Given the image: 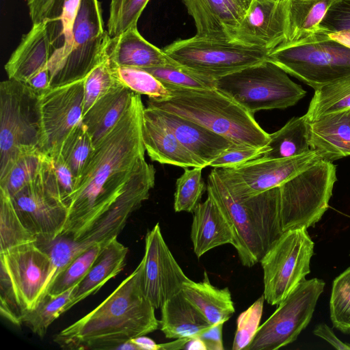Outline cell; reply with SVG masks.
Wrapping results in <instances>:
<instances>
[{"instance_id": "94428289", "label": "cell", "mask_w": 350, "mask_h": 350, "mask_svg": "<svg viewBox=\"0 0 350 350\" xmlns=\"http://www.w3.org/2000/svg\"><path fill=\"white\" fill-rule=\"evenodd\" d=\"M237 4L241 8L247 12L253 0H232Z\"/></svg>"}, {"instance_id": "7a4b0ae2", "label": "cell", "mask_w": 350, "mask_h": 350, "mask_svg": "<svg viewBox=\"0 0 350 350\" xmlns=\"http://www.w3.org/2000/svg\"><path fill=\"white\" fill-rule=\"evenodd\" d=\"M142 260L95 309L62 330L54 341L67 349H113L158 329L154 307L142 284Z\"/></svg>"}, {"instance_id": "816d5d0a", "label": "cell", "mask_w": 350, "mask_h": 350, "mask_svg": "<svg viewBox=\"0 0 350 350\" xmlns=\"http://www.w3.org/2000/svg\"><path fill=\"white\" fill-rule=\"evenodd\" d=\"M223 325V323L213 325L198 336L204 342L207 350L224 349L222 339Z\"/></svg>"}, {"instance_id": "f5cc1de1", "label": "cell", "mask_w": 350, "mask_h": 350, "mask_svg": "<svg viewBox=\"0 0 350 350\" xmlns=\"http://www.w3.org/2000/svg\"><path fill=\"white\" fill-rule=\"evenodd\" d=\"M314 335L321 338L333 347L339 350H350V344L341 341L333 330L325 323L317 325L313 331Z\"/></svg>"}, {"instance_id": "db71d44e", "label": "cell", "mask_w": 350, "mask_h": 350, "mask_svg": "<svg viewBox=\"0 0 350 350\" xmlns=\"http://www.w3.org/2000/svg\"><path fill=\"white\" fill-rule=\"evenodd\" d=\"M26 84L40 93L51 88V77L49 67L32 77Z\"/></svg>"}, {"instance_id": "b9f144b4", "label": "cell", "mask_w": 350, "mask_h": 350, "mask_svg": "<svg viewBox=\"0 0 350 350\" xmlns=\"http://www.w3.org/2000/svg\"><path fill=\"white\" fill-rule=\"evenodd\" d=\"M149 0H111L107 21L110 37L117 36L137 26L138 19Z\"/></svg>"}, {"instance_id": "8992f818", "label": "cell", "mask_w": 350, "mask_h": 350, "mask_svg": "<svg viewBox=\"0 0 350 350\" xmlns=\"http://www.w3.org/2000/svg\"><path fill=\"white\" fill-rule=\"evenodd\" d=\"M40 93L14 79L0 83V178L23 152L41 150Z\"/></svg>"}, {"instance_id": "6da1fadb", "label": "cell", "mask_w": 350, "mask_h": 350, "mask_svg": "<svg viewBox=\"0 0 350 350\" xmlns=\"http://www.w3.org/2000/svg\"><path fill=\"white\" fill-rule=\"evenodd\" d=\"M144 107L135 93L113 128L94 145L70 197L68 215L60 234L81 237L125 191L146 162L142 139Z\"/></svg>"}, {"instance_id": "ee69618b", "label": "cell", "mask_w": 350, "mask_h": 350, "mask_svg": "<svg viewBox=\"0 0 350 350\" xmlns=\"http://www.w3.org/2000/svg\"><path fill=\"white\" fill-rule=\"evenodd\" d=\"M163 84L173 85L188 89H212L215 81L195 73L182 66H159L144 68Z\"/></svg>"}, {"instance_id": "44dd1931", "label": "cell", "mask_w": 350, "mask_h": 350, "mask_svg": "<svg viewBox=\"0 0 350 350\" xmlns=\"http://www.w3.org/2000/svg\"><path fill=\"white\" fill-rule=\"evenodd\" d=\"M193 18L196 36L234 41L235 31L246 12L232 0H183Z\"/></svg>"}, {"instance_id": "d4e9b609", "label": "cell", "mask_w": 350, "mask_h": 350, "mask_svg": "<svg viewBox=\"0 0 350 350\" xmlns=\"http://www.w3.org/2000/svg\"><path fill=\"white\" fill-rule=\"evenodd\" d=\"M191 239L198 258L209 250L227 243L234 246L232 226L217 201L209 194L206 200L194 209Z\"/></svg>"}, {"instance_id": "4fadbf2b", "label": "cell", "mask_w": 350, "mask_h": 350, "mask_svg": "<svg viewBox=\"0 0 350 350\" xmlns=\"http://www.w3.org/2000/svg\"><path fill=\"white\" fill-rule=\"evenodd\" d=\"M11 199L23 224L37 237L36 242H50L60 234L68 206L49 156L36 178Z\"/></svg>"}, {"instance_id": "7c38bea8", "label": "cell", "mask_w": 350, "mask_h": 350, "mask_svg": "<svg viewBox=\"0 0 350 350\" xmlns=\"http://www.w3.org/2000/svg\"><path fill=\"white\" fill-rule=\"evenodd\" d=\"M314 243L307 228L282 233L260 262L263 270V295L272 306L281 303L310 272Z\"/></svg>"}, {"instance_id": "8fae6325", "label": "cell", "mask_w": 350, "mask_h": 350, "mask_svg": "<svg viewBox=\"0 0 350 350\" xmlns=\"http://www.w3.org/2000/svg\"><path fill=\"white\" fill-rule=\"evenodd\" d=\"M111 37L104 29L98 0H80L68 53L50 72L51 88L84 79L107 57Z\"/></svg>"}, {"instance_id": "f6af8a7d", "label": "cell", "mask_w": 350, "mask_h": 350, "mask_svg": "<svg viewBox=\"0 0 350 350\" xmlns=\"http://www.w3.org/2000/svg\"><path fill=\"white\" fill-rule=\"evenodd\" d=\"M265 301L262 295L239 314L232 349H245L251 344L260 327Z\"/></svg>"}, {"instance_id": "5b68a950", "label": "cell", "mask_w": 350, "mask_h": 350, "mask_svg": "<svg viewBox=\"0 0 350 350\" xmlns=\"http://www.w3.org/2000/svg\"><path fill=\"white\" fill-rule=\"evenodd\" d=\"M155 174L154 166L146 161L108 211L79 238L72 240L57 237L50 242H36L51 258L54 269L53 279L72 259L90 246L109 242L118 237L131 214L148 199L150 191L154 185Z\"/></svg>"}, {"instance_id": "7bdbcfd3", "label": "cell", "mask_w": 350, "mask_h": 350, "mask_svg": "<svg viewBox=\"0 0 350 350\" xmlns=\"http://www.w3.org/2000/svg\"><path fill=\"white\" fill-rule=\"evenodd\" d=\"M119 85L107 56L85 78L83 116L96 100Z\"/></svg>"}, {"instance_id": "2e32d148", "label": "cell", "mask_w": 350, "mask_h": 350, "mask_svg": "<svg viewBox=\"0 0 350 350\" xmlns=\"http://www.w3.org/2000/svg\"><path fill=\"white\" fill-rule=\"evenodd\" d=\"M0 261L24 312L34 308L47 293L54 275L49 254L32 242L0 252Z\"/></svg>"}, {"instance_id": "4dcf8cb0", "label": "cell", "mask_w": 350, "mask_h": 350, "mask_svg": "<svg viewBox=\"0 0 350 350\" xmlns=\"http://www.w3.org/2000/svg\"><path fill=\"white\" fill-rule=\"evenodd\" d=\"M334 0H286V45L299 42L319 31Z\"/></svg>"}, {"instance_id": "11a10c76", "label": "cell", "mask_w": 350, "mask_h": 350, "mask_svg": "<svg viewBox=\"0 0 350 350\" xmlns=\"http://www.w3.org/2000/svg\"><path fill=\"white\" fill-rule=\"evenodd\" d=\"M131 340L138 347L139 350H159V344L145 335L137 336Z\"/></svg>"}, {"instance_id": "d6a6232c", "label": "cell", "mask_w": 350, "mask_h": 350, "mask_svg": "<svg viewBox=\"0 0 350 350\" xmlns=\"http://www.w3.org/2000/svg\"><path fill=\"white\" fill-rule=\"evenodd\" d=\"M350 109V76L315 90L305 116L308 122L321 116Z\"/></svg>"}, {"instance_id": "ac0fdd59", "label": "cell", "mask_w": 350, "mask_h": 350, "mask_svg": "<svg viewBox=\"0 0 350 350\" xmlns=\"http://www.w3.org/2000/svg\"><path fill=\"white\" fill-rule=\"evenodd\" d=\"M142 284L144 293L155 309L182 291L189 278L175 260L157 223L145 239Z\"/></svg>"}, {"instance_id": "30bf717a", "label": "cell", "mask_w": 350, "mask_h": 350, "mask_svg": "<svg viewBox=\"0 0 350 350\" xmlns=\"http://www.w3.org/2000/svg\"><path fill=\"white\" fill-rule=\"evenodd\" d=\"M163 51L180 66L214 81L267 59L269 51L234 41L193 37L177 40Z\"/></svg>"}, {"instance_id": "3957f363", "label": "cell", "mask_w": 350, "mask_h": 350, "mask_svg": "<svg viewBox=\"0 0 350 350\" xmlns=\"http://www.w3.org/2000/svg\"><path fill=\"white\" fill-rule=\"evenodd\" d=\"M171 96L149 98L148 106L169 111L195 122L237 144L265 147L269 134L254 115L216 88L188 89L163 84Z\"/></svg>"}, {"instance_id": "74e56055", "label": "cell", "mask_w": 350, "mask_h": 350, "mask_svg": "<svg viewBox=\"0 0 350 350\" xmlns=\"http://www.w3.org/2000/svg\"><path fill=\"white\" fill-rule=\"evenodd\" d=\"M111 66L116 80L130 90L153 99H165L171 96L170 90L146 70L132 67Z\"/></svg>"}, {"instance_id": "ffe728a7", "label": "cell", "mask_w": 350, "mask_h": 350, "mask_svg": "<svg viewBox=\"0 0 350 350\" xmlns=\"http://www.w3.org/2000/svg\"><path fill=\"white\" fill-rule=\"evenodd\" d=\"M56 47L53 31L46 20L33 24L25 34L5 65L8 79L27 83L43 69L48 68Z\"/></svg>"}, {"instance_id": "e0dca14e", "label": "cell", "mask_w": 350, "mask_h": 350, "mask_svg": "<svg viewBox=\"0 0 350 350\" xmlns=\"http://www.w3.org/2000/svg\"><path fill=\"white\" fill-rule=\"evenodd\" d=\"M84 80L50 88L40 93L41 151L44 154L58 151L64 138L81 122Z\"/></svg>"}, {"instance_id": "603a6c76", "label": "cell", "mask_w": 350, "mask_h": 350, "mask_svg": "<svg viewBox=\"0 0 350 350\" xmlns=\"http://www.w3.org/2000/svg\"><path fill=\"white\" fill-rule=\"evenodd\" d=\"M142 132L145 150L152 161L183 168L202 167L150 107L143 111Z\"/></svg>"}, {"instance_id": "83f0119b", "label": "cell", "mask_w": 350, "mask_h": 350, "mask_svg": "<svg viewBox=\"0 0 350 350\" xmlns=\"http://www.w3.org/2000/svg\"><path fill=\"white\" fill-rule=\"evenodd\" d=\"M161 330L167 338L198 336L211 325L181 291L161 307Z\"/></svg>"}, {"instance_id": "9f6ffc18", "label": "cell", "mask_w": 350, "mask_h": 350, "mask_svg": "<svg viewBox=\"0 0 350 350\" xmlns=\"http://www.w3.org/2000/svg\"><path fill=\"white\" fill-rule=\"evenodd\" d=\"M191 338H180L163 344H159V350H178L184 349L186 343Z\"/></svg>"}, {"instance_id": "680465c9", "label": "cell", "mask_w": 350, "mask_h": 350, "mask_svg": "<svg viewBox=\"0 0 350 350\" xmlns=\"http://www.w3.org/2000/svg\"><path fill=\"white\" fill-rule=\"evenodd\" d=\"M184 349L207 350L204 342L198 336L191 338L186 343Z\"/></svg>"}, {"instance_id": "cb8c5ba5", "label": "cell", "mask_w": 350, "mask_h": 350, "mask_svg": "<svg viewBox=\"0 0 350 350\" xmlns=\"http://www.w3.org/2000/svg\"><path fill=\"white\" fill-rule=\"evenodd\" d=\"M106 53L112 66L148 68L159 66H180L163 49L148 42L139 33L137 26L111 37Z\"/></svg>"}, {"instance_id": "9a60e30c", "label": "cell", "mask_w": 350, "mask_h": 350, "mask_svg": "<svg viewBox=\"0 0 350 350\" xmlns=\"http://www.w3.org/2000/svg\"><path fill=\"white\" fill-rule=\"evenodd\" d=\"M319 159V154L311 150L293 157H259L237 167L214 169L229 192L235 198L243 200L281 186Z\"/></svg>"}, {"instance_id": "5bb4252c", "label": "cell", "mask_w": 350, "mask_h": 350, "mask_svg": "<svg viewBox=\"0 0 350 350\" xmlns=\"http://www.w3.org/2000/svg\"><path fill=\"white\" fill-rule=\"evenodd\" d=\"M325 285L316 278L302 281L260 325L245 350H275L296 340L310 323Z\"/></svg>"}, {"instance_id": "60d3db41", "label": "cell", "mask_w": 350, "mask_h": 350, "mask_svg": "<svg viewBox=\"0 0 350 350\" xmlns=\"http://www.w3.org/2000/svg\"><path fill=\"white\" fill-rule=\"evenodd\" d=\"M329 314L332 325L336 329L350 334V267L333 281Z\"/></svg>"}, {"instance_id": "91938a15", "label": "cell", "mask_w": 350, "mask_h": 350, "mask_svg": "<svg viewBox=\"0 0 350 350\" xmlns=\"http://www.w3.org/2000/svg\"><path fill=\"white\" fill-rule=\"evenodd\" d=\"M114 350H139L131 340H127L118 346H117Z\"/></svg>"}, {"instance_id": "681fc988", "label": "cell", "mask_w": 350, "mask_h": 350, "mask_svg": "<svg viewBox=\"0 0 350 350\" xmlns=\"http://www.w3.org/2000/svg\"><path fill=\"white\" fill-rule=\"evenodd\" d=\"M48 156L52 162L65 202L68 206L70 197L75 188L76 177L59 151L53 152Z\"/></svg>"}, {"instance_id": "d590c367", "label": "cell", "mask_w": 350, "mask_h": 350, "mask_svg": "<svg viewBox=\"0 0 350 350\" xmlns=\"http://www.w3.org/2000/svg\"><path fill=\"white\" fill-rule=\"evenodd\" d=\"M37 241L20 219L10 196L0 189V252Z\"/></svg>"}, {"instance_id": "ab89813d", "label": "cell", "mask_w": 350, "mask_h": 350, "mask_svg": "<svg viewBox=\"0 0 350 350\" xmlns=\"http://www.w3.org/2000/svg\"><path fill=\"white\" fill-rule=\"evenodd\" d=\"M202 167L184 168L177 178L174 193V208L176 212L193 213L206 189L202 177Z\"/></svg>"}, {"instance_id": "6f0895ef", "label": "cell", "mask_w": 350, "mask_h": 350, "mask_svg": "<svg viewBox=\"0 0 350 350\" xmlns=\"http://www.w3.org/2000/svg\"><path fill=\"white\" fill-rule=\"evenodd\" d=\"M324 33V32H323ZM330 38L350 48V29L326 33Z\"/></svg>"}, {"instance_id": "1f68e13d", "label": "cell", "mask_w": 350, "mask_h": 350, "mask_svg": "<svg viewBox=\"0 0 350 350\" xmlns=\"http://www.w3.org/2000/svg\"><path fill=\"white\" fill-rule=\"evenodd\" d=\"M269 149L260 157L278 159L299 156L312 149L308 140V122L305 115L293 117L284 126L269 134Z\"/></svg>"}, {"instance_id": "e575fe53", "label": "cell", "mask_w": 350, "mask_h": 350, "mask_svg": "<svg viewBox=\"0 0 350 350\" xmlns=\"http://www.w3.org/2000/svg\"><path fill=\"white\" fill-rule=\"evenodd\" d=\"M48 155L39 149L21 152L5 174L0 178V189L10 197L33 180L40 173Z\"/></svg>"}, {"instance_id": "484cf974", "label": "cell", "mask_w": 350, "mask_h": 350, "mask_svg": "<svg viewBox=\"0 0 350 350\" xmlns=\"http://www.w3.org/2000/svg\"><path fill=\"white\" fill-rule=\"evenodd\" d=\"M308 140L323 160L332 162L350 156V109L308 122Z\"/></svg>"}, {"instance_id": "7dc6e473", "label": "cell", "mask_w": 350, "mask_h": 350, "mask_svg": "<svg viewBox=\"0 0 350 350\" xmlns=\"http://www.w3.org/2000/svg\"><path fill=\"white\" fill-rule=\"evenodd\" d=\"M0 312L5 319L15 325L23 323L24 310L18 301L7 273L1 268Z\"/></svg>"}, {"instance_id": "4316f807", "label": "cell", "mask_w": 350, "mask_h": 350, "mask_svg": "<svg viewBox=\"0 0 350 350\" xmlns=\"http://www.w3.org/2000/svg\"><path fill=\"white\" fill-rule=\"evenodd\" d=\"M128 248L113 238L103 247L86 275L76 286L66 311L91 294L96 293L125 266Z\"/></svg>"}, {"instance_id": "c3c4849f", "label": "cell", "mask_w": 350, "mask_h": 350, "mask_svg": "<svg viewBox=\"0 0 350 350\" xmlns=\"http://www.w3.org/2000/svg\"><path fill=\"white\" fill-rule=\"evenodd\" d=\"M350 29V0H334L321 22L319 31L325 33Z\"/></svg>"}, {"instance_id": "f1b7e54d", "label": "cell", "mask_w": 350, "mask_h": 350, "mask_svg": "<svg viewBox=\"0 0 350 350\" xmlns=\"http://www.w3.org/2000/svg\"><path fill=\"white\" fill-rule=\"evenodd\" d=\"M135 93L120 84L96 100L83 116L81 122L91 135L94 145L117 124Z\"/></svg>"}, {"instance_id": "d6986e66", "label": "cell", "mask_w": 350, "mask_h": 350, "mask_svg": "<svg viewBox=\"0 0 350 350\" xmlns=\"http://www.w3.org/2000/svg\"><path fill=\"white\" fill-rule=\"evenodd\" d=\"M286 29V0H253L234 42L269 51L281 45Z\"/></svg>"}, {"instance_id": "52a82bcc", "label": "cell", "mask_w": 350, "mask_h": 350, "mask_svg": "<svg viewBox=\"0 0 350 350\" xmlns=\"http://www.w3.org/2000/svg\"><path fill=\"white\" fill-rule=\"evenodd\" d=\"M267 60L314 90L350 76V48L320 31L299 42L278 46Z\"/></svg>"}, {"instance_id": "7402d4cb", "label": "cell", "mask_w": 350, "mask_h": 350, "mask_svg": "<svg viewBox=\"0 0 350 350\" xmlns=\"http://www.w3.org/2000/svg\"><path fill=\"white\" fill-rule=\"evenodd\" d=\"M151 108L203 168L235 144L195 122L169 111Z\"/></svg>"}, {"instance_id": "ba28073f", "label": "cell", "mask_w": 350, "mask_h": 350, "mask_svg": "<svg viewBox=\"0 0 350 350\" xmlns=\"http://www.w3.org/2000/svg\"><path fill=\"white\" fill-rule=\"evenodd\" d=\"M215 85L253 115L292 107L306 94L284 70L267 59L221 77Z\"/></svg>"}, {"instance_id": "9c48e42d", "label": "cell", "mask_w": 350, "mask_h": 350, "mask_svg": "<svg viewBox=\"0 0 350 350\" xmlns=\"http://www.w3.org/2000/svg\"><path fill=\"white\" fill-rule=\"evenodd\" d=\"M336 180L333 163L319 159L280 186L282 232L314 226L329 207Z\"/></svg>"}, {"instance_id": "277c9868", "label": "cell", "mask_w": 350, "mask_h": 350, "mask_svg": "<svg viewBox=\"0 0 350 350\" xmlns=\"http://www.w3.org/2000/svg\"><path fill=\"white\" fill-rule=\"evenodd\" d=\"M207 194L224 210L234 234V247L243 266L260 262L283 232L280 217V187L239 200L228 191L213 168L207 178Z\"/></svg>"}, {"instance_id": "8d00e7d4", "label": "cell", "mask_w": 350, "mask_h": 350, "mask_svg": "<svg viewBox=\"0 0 350 350\" xmlns=\"http://www.w3.org/2000/svg\"><path fill=\"white\" fill-rule=\"evenodd\" d=\"M107 243H96L72 259L54 277L46 293L59 295L78 284Z\"/></svg>"}, {"instance_id": "f907efd6", "label": "cell", "mask_w": 350, "mask_h": 350, "mask_svg": "<svg viewBox=\"0 0 350 350\" xmlns=\"http://www.w3.org/2000/svg\"><path fill=\"white\" fill-rule=\"evenodd\" d=\"M59 0H27L29 14L32 24L49 19Z\"/></svg>"}, {"instance_id": "f546056e", "label": "cell", "mask_w": 350, "mask_h": 350, "mask_svg": "<svg viewBox=\"0 0 350 350\" xmlns=\"http://www.w3.org/2000/svg\"><path fill=\"white\" fill-rule=\"evenodd\" d=\"M182 291L212 325L224 323L234 312L228 288H219L213 286L206 271L202 281L196 282L189 279L184 282Z\"/></svg>"}, {"instance_id": "f35d334b", "label": "cell", "mask_w": 350, "mask_h": 350, "mask_svg": "<svg viewBox=\"0 0 350 350\" xmlns=\"http://www.w3.org/2000/svg\"><path fill=\"white\" fill-rule=\"evenodd\" d=\"M94 149L92 137L81 122L64 138L58 151L77 178Z\"/></svg>"}, {"instance_id": "836d02e7", "label": "cell", "mask_w": 350, "mask_h": 350, "mask_svg": "<svg viewBox=\"0 0 350 350\" xmlns=\"http://www.w3.org/2000/svg\"><path fill=\"white\" fill-rule=\"evenodd\" d=\"M76 286L59 295L46 293L34 308L24 312L23 323L33 333L44 337L51 324L66 312V306L72 298Z\"/></svg>"}, {"instance_id": "bcb514c9", "label": "cell", "mask_w": 350, "mask_h": 350, "mask_svg": "<svg viewBox=\"0 0 350 350\" xmlns=\"http://www.w3.org/2000/svg\"><path fill=\"white\" fill-rule=\"evenodd\" d=\"M267 146L257 148L234 144L224 150L208 166L213 168H233L249 161L260 157L267 150Z\"/></svg>"}]
</instances>
